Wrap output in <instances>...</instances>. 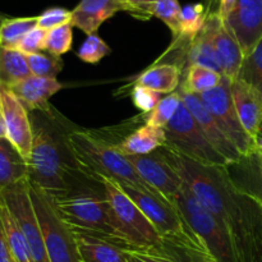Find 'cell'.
Masks as SVG:
<instances>
[{"instance_id": "cell-1", "label": "cell", "mask_w": 262, "mask_h": 262, "mask_svg": "<svg viewBox=\"0 0 262 262\" xmlns=\"http://www.w3.org/2000/svg\"><path fill=\"white\" fill-rule=\"evenodd\" d=\"M161 151L197 201L229 232L238 262H262V207L233 184L227 166L204 165Z\"/></svg>"}, {"instance_id": "cell-2", "label": "cell", "mask_w": 262, "mask_h": 262, "mask_svg": "<svg viewBox=\"0 0 262 262\" xmlns=\"http://www.w3.org/2000/svg\"><path fill=\"white\" fill-rule=\"evenodd\" d=\"M33 141L28 166V183L56 201L74 191L73 171H79L68 141L61 138L51 125L30 113ZM81 173V171H79Z\"/></svg>"}, {"instance_id": "cell-3", "label": "cell", "mask_w": 262, "mask_h": 262, "mask_svg": "<svg viewBox=\"0 0 262 262\" xmlns=\"http://www.w3.org/2000/svg\"><path fill=\"white\" fill-rule=\"evenodd\" d=\"M67 141L72 156L83 176L96 182L109 179L119 184L154 193L150 187L140 178L127 156L118 150L115 143L106 142L83 130L69 132L67 135Z\"/></svg>"}, {"instance_id": "cell-4", "label": "cell", "mask_w": 262, "mask_h": 262, "mask_svg": "<svg viewBox=\"0 0 262 262\" xmlns=\"http://www.w3.org/2000/svg\"><path fill=\"white\" fill-rule=\"evenodd\" d=\"M99 183L110 205L113 227L123 250L143 251L163 245V238L119 183L109 179H101Z\"/></svg>"}, {"instance_id": "cell-5", "label": "cell", "mask_w": 262, "mask_h": 262, "mask_svg": "<svg viewBox=\"0 0 262 262\" xmlns=\"http://www.w3.org/2000/svg\"><path fill=\"white\" fill-rule=\"evenodd\" d=\"M55 206L63 222L73 232L102 238L120 247L105 192L73 191L68 196L56 200Z\"/></svg>"}, {"instance_id": "cell-6", "label": "cell", "mask_w": 262, "mask_h": 262, "mask_svg": "<svg viewBox=\"0 0 262 262\" xmlns=\"http://www.w3.org/2000/svg\"><path fill=\"white\" fill-rule=\"evenodd\" d=\"M184 183V182H183ZM182 217L205 250L216 262H238L234 245L227 228L192 194L183 184L173 201Z\"/></svg>"}, {"instance_id": "cell-7", "label": "cell", "mask_w": 262, "mask_h": 262, "mask_svg": "<svg viewBox=\"0 0 262 262\" xmlns=\"http://www.w3.org/2000/svg\"><path fill=\"white\" fill-rule=\"evenodd\" d=\"M164 132L166 137L164 147L168 150L204 165H229L227 159L220 155L210 143L197 120L192 117L183 101L179 105L176 115L164 128Z\"/></svg>"}, {"instance_id": "cell-8", "label": "cell", "mask_w": 262, "mask_h": 262, "mask_svg": "<svg viewBox=\"0 0 262 262\" xmlns=\"http://www.w3.org/2000/svg\"><path fill=\"white\" fill-rule=\"evenodd\" d=\"M119 186L147 217L164 242L173 243L181 247L202 246L173 204L151 192L142 191L125 184H119Z\"/></svg>"}, {"instance_id": "cell-9", "label": "cell", "mask_w": 262, "mask_h": 262, "mask_svg": "<svg viewBox=\"0 0 262 262\" xmlns=\"http://www.w3.org/2000/svg\"><path fill=\"white\" fill-rule=\"evenodd\" d=\"M28 191L50 262H82L73 230L60 217L55 201L30 183Z\"/></svg>"}, {"instance_id": "cell-10", "label": "cell", "mask_w": 262, "mask_h": 262, "mask_svg": "<svg viewBox=\"0 0 262 262\" xmlns=\"http://www.w3.org/2000/svg\"><path fill=\"white\" fill-rule=\"evenodd\" d=\"M230 84L232 81L224 77L219 86L197 96L201 99L202 104L206 106L219 124L220 129L237 147L241 155L246 156L256 151L255 141L248 135L238 118L230 94Z\"/></svg>"}, {"instance_id": "cell-11", "label": "cell", "mask_w": 262, "mask_h": 262, "mask_svg": "<svg viewBox=\"0 0 262 262\" xmlns=\"http://www.w3.org/2000/svg\"><path fill=\"white\" fill-rule=\"evenodd\" d=\"M26 238L33 262H50L42 233L28 191V181L20 182L0 193Z\"/></svg>"}, {"instance_id": "cell-12", "label": "cell", "mask_w": 262, "mask_h": 262, "mask_svg": "<svg viewBox=\"0 0 262 262\" xmlns=\"http://www.w3.org/2000/svg\"><path fill=\"white\" fill-rule=\"evenodd\" d=\"M127 159L154 193L173 204L184 183L181 176L165 158L161 148L148 155L127 156Z\"/></svg>"}, {"instance_id": "cell-13", "label": "cell", "mask_w": 262, "mask_h": 262, "mask_svg": "<svg viewBox=\"0 0 262 262\" xmlns=\"http://www.w3.org/2000/svg\"><path fill=\"white\" fill-rule=\"evenodd\" d=\"M0 113L7 130V140L28 161L32 150L33 129L30 112L8 87L0 84Z\"/></svg>"}, {"instance_id": "cell-14", "label": "cell", "mask_w": 262, "mask_h": 262, "mask_svg": "<svg viewBox=\"0 0 262 262\" xmlns=\"http://www.w3.org/2000/svg\"><path fill=\"white\" fill-rule=\"evenodd\" d=\"M224 23L247 56L262 38V0H237Z\"/></svg>"}, {"instance_id": "cell-15", "label": "cell", "mask_w": 262, "mask_h": 262, "mask_svg": "<svg viewBox=\"0 0 262 262\" xmlns=\"http://www.w3.org/2000/svg\"><path fill=\"white\" fill-rule=\"evenodd\" d=\"M178 92L182 97V101L186 105V107L188 109V112L191 113L192 117L197 120L199 125L201 127L202 132L205 133V136L207 137V140L210 141L212 146L215 147V150L220 154V155L224 156L228 160V163L232 164L235 163L241 159L239 151L237 150L234 145L229 141V138L224 135L222 129H220L219 124L216 123V120L214 119L211 114H210L209 110L206 109L204 104H202L201 99H200L197 95L189 94L186 90H183L182 87H178Z\"/></svg>"}, {"instance_id": "cell-16", "label": "cell", "mask_w": 262, "mask_h": 262, "mask_svg": "<svg viewBox=\"0 0 262 262\" xmlns=\"http://www.w3.org/2000/svg\"><path fill=\"white\" fill-rule=\"evenodd\" d=\"M18 97L23 106L30 113H45L50 114L49 100L63 89V84L56 78L36 77L31 74L23 81L8 87Z\"/></svg>"}, {"instance_id": "cell-17", "label": "cell", "mask_w": 262, "mask_h": 262, "mask_svg": "<svg viewBox=\"0 0 262 262\" xmlns=\"http://www.w3.org/2000/svg\"><path fill=\"white\" fill-rule=\"evenodd\" d=\"M118 12H128L119 0H81L72 10L71 23L87 36L97 32L100 26Z\"/></svg>"}, {"instance_id": "cell-18", "label": "cell", "mask_w": 262, "mask_h": 262, "mask_svg": "<svg viewBox=\"0 0 262 262\" xmlns=\"http://www.w3.org/2000/svg\"><path fill=\"white\" fill-rule=\"evenodd\" d=\"M233 184L262 207V155L252 152L227 165Z\"/></svg>"}, {"instance_id": "cell-19", "label": "cell", "mask_w": 262, "mask_h": 262, "mask_svg": "<svg viewBox=\"0 0 262 262\" xmlns=\"http://www.w3.org/2000/svg\"><path fill=\"white\" fill-rule=\"evenodd\" d=\"M230 94L241 123L248 135L255 138L262 122V96L238 79L230 84Z\"/></svg>"}, {"instance_id": "cell-20", "label": "cell", "mask_w": 262, "mask_h": 262, "mask_svg": "<svg viewBox=\"0 0 262 262\" xmlns=\"http://www.w3.org/2000/svg\"><path fill=\"white\" fill-rule=\"evenodd\" d=\"M214 49L216 53L222 74L230 81H235L242 67L245 54L237 38L225 26L224 20L217 26L214 36Z\"/></svg>"}, {"instance_id": "cell-21", "label": "cell", "mask_w": 262, "mask_h": 262, "mask_svg": "<svg viewBox=\"0 0 262 262\" xmlns=\"http://www.w3.org/2000/svg\"><path fill=\"white\" fill-rule=\"evenodd\" d=\"M82 262H129L127 251L94 235L73 232Z\"/></svg>"}, {"instance_id": "cell-22", "label": "cell", "mask_w": 262, "mask_h": 262, "mask_svg": "<svg viewBox=\"0 0 262 262\" xmlns=\"http://www.w3.org/2000/svg\"><path fill=\"white\" fill-rule=\"evenodd\" d=\"M182 69L177 64L158 61L146 69L136 79V86H142L161 95L173 94L181 84Z\"/></svg>"}, {"instance_id": "cell-23", "label": "cell", "mask_w": 262, "mask_h": 262, "mask_svg": "<svg viewBox=\"0 0 262 262\" xmlns=\"http://www.w3.org/2000/svg\"><path fill=\"white\" fill-rule=\"evenodd\" d=\"M166 137L163 128L145 124L128 135L119 143H115V146L124 156H138L148 155L164 147Z\"/></svg>"}, {"instance_id": "cell-24", "label": "cell", "mask_w": 262, "mask_h": 262, "mask_svg": "<svg viewBox=\"0 0 262 262\" xmlns=\"http://www.w3.org/2000/svg\"><path fill=\"white\" fill-rule=\"evenodd\" d=\"M28 181L27 161L7 138H0V193Z\"/></svg>"}, {"instance_id": "cell-25", "label": "cell", "mask_w": 262, "mask_h": 262, "mask_svg": "<svg viewBox=\"0 0 262 262\" xmlns=\"http://www.w3.org/2000/svg\"><path fill=\"white\" fill-rule=\"evenodd\" d=\"M0 220H2L3 229H4L5 238H7L8 247H9L10 255L14 262H33L31 257L30 248H28L26 238L22 230L18 227L14 216L10 210L0 197Z\"/></svg>"}, {"instance_id": "cell-26", "label": "cell", "mask_w": 262, "mask_h": 262, "mask_svg": "<svg viewBox=\"0 0 262 262\" xmlns=\"http://www.w3.org/2000/svg\"><path fill=\"white\" fill-rule=\"evenodd\" d=\"M31 76L27 55L15 49L0 48V84L12 87Z\"/></svg>"}, {"instance_id": "cell-27", "label": "cell", "mask_w": 262, "mask_h": 262, "mask_svg": "<svg viewBox=\"0 0 262 262\" xmlns=\"http://www.w3.org/2000/svg\"><path fill=\"white\" fill-rule=\"evenodd\" d=\"M184 79L179 87L193 95H201L222 83L223 76L219 72L200 66H191L184 71Z\"/></svg>"}, {"instance_id": "cell-28", "label": "cell", "mask_w": 262, "mask_h": 262, "mask_svg": "<svg viewBox=\"0 0 262 262\" xmlns=\"http://www.w3.org/2000/svg\"><path fill=\"white\" fill-rule=\"evenodd\" d=\"M35 27H37V17L5 18L0 25V48L15 49Z\"/></svg>"}, {"instance_id": "cell-29", "label": "cell", "mask_w": 262, "mask_h": 262, "mask_svg": "<svg viewBox=\"0 0 262 262\" xmlns=\"http://www.w3.org/2000/svg\"><path fill=\"white\" fill-rule=\"evenodd\" d=\"M237 79L245 82L262 96V38L255 49L245 56Z\"/></svg>"}, {"instance_id": "cell-30", "label": "cell", "mask_w": 262, "mask_h": 262, "mask_svg": "<svg viewBox=\"0 0 262 262\" xmlns=\"http://www.w3.org/2000/svg\"><path fill=\"white\" fill-rule=\"evenodd\" d=\"M182 102V97L179 95L178 90L173 94H169L164 96L163 99L159 101L155 109L148 114L147 119H146V124L152 125L156 128H165L168 123L170 122L171 118L176 115L177 110H178L179 105Z\"/></svg>"}, {"instance_id": "cell-31", "label": "cell", "mask_w": 262, "mask_h": 262, "mask_svg": "<svg viewBox=\"0 0 262 262\" xmlns=\"http://www.w3.org/2000/svg\"><path fill=\"white\" fill-rule=\"evenodd\" d=\"M27 61L32 76L46 77V78H56L64 67L61 56L51 55L49 53L30 54L27 55Z\"/></svg>"}, {"instance_id": "cell-32", "label": "cell", "mask_w": 262, "mask_h": 262, "mask_svg": "<svg viewBox=\"0 0 262 262\" xmlns=\"http://www.w3.org/2000/svg\"><path fill=\"white\" fill-rule=\"evenodd\" d=\"M73 43V25L67 23L60 27L53 28L46 33L45 51L55 56L68 53Z\"/></svg>"}, {"instance_id": "cell-33", "label": "cell", "mask_w": 262, "mask_h": 262, "mask_svg": "<svg viewBox=\"0 0 262 262\" xmlns=\"http://www.w3.org/2000/svg\"><path fill=\"white\" fill-rule=\"evenodd\" d=\"M182 7L178 0H156L150 8L152 17L163 20L176 37L179 33V18H181Z\"/></svg>"}, {"instance_id": "cell-34", "label": "cell", "mask_w": 262, "mask_h": 262, "mask_svg": "<svg viewBox=\"0 0 262 262\" xmlns=\"http://www.w3.org/2000/svg\"><path fill=\"white\" fill-rule=\"evenodd\" d=\"M112 53V49L107 46V43L100 37L97 33L87 36L79 49L77 50V56L82 61L89 64H97Z\"/></svg>"}, {"instance_id": "cell-35", "label": "cell", "mask_w": 262, "mask_h": 262, "mask_svg": "<svg viewBox=\"0 0 262 262\" xmlns=\"http://www.w3.org/2000/svg\"><path fill=\"white\" fill-rule=\"evenodd\" d=\"M148 251L159 262H193L186 247L176 246L173 243L163 242L161 246Z\"/></svg>"}, {"instance_id": "cell-36", "label": "cell", "mask_w": 262, "mask_h": 262, "mask_svg": "<svg viewBox=\"0 0 262 262\" xmlns=\"http://www.w3.org/2000/svg\"><path fill=\"white\" fill-rule=\"evenodd\" d=\"M71 20L72 10H67L64 8H50L37 15V27L45 31H50L53 28L71 23Z\"/></svg>"}, {"instance_id": "cell-37", "label": "cell", "mask_w": 262, "mask_h": 262, "mask_svg": "<svg viewBox=\"0 0 262 262\" xmlns=\"http://www.w3.org/2000/svg\"><path fill=\"white\" fill-rule=\"evenodd\" d=\"M130 96H132V101L135 106L140 109L141 112L148 113V114L155 109L159 101L163 99V95L159 94V92H155L142 86H136V84L133 87Z\"/></svg>"}, {"instance_id": "cell-38", "label": "cell", "mask_w": 262, "mask_h": 262, "mask_svg": "<svg viewBox=\"0 0 262 262\" xmlns=\"http://www.w3.org/2000/svg\"><path fill=\"white\" fill-rule=\"evenodd\" d=\"M46 33H48V31L42 30L40 27H35L20 40L15 50L20 51L26 55L42 53V51H45Z\"/></svg>"}, {"instance_id": "cell-39", "label": "cell", "mask_w": 262, "mask_h": 262, "mask_svg": "<svg viewBox=\"0 0 262 262\" xmlns=\"http://www.w3.org/2000/svg\"><path fill=\"white\" fill-rule=\"evenodd\" d=\"M155 2L156 0H132L130 4L135 8V17L142 20L150 19L152 17L150 13V8Z\"/></svg>"}, {"instance_id": "cell-40", "label": "cell", "mask_w": 262, "mask_h": 262, "mask_svg": "<svg viewBox=\"0 0 262 262\" xmlns=\"http://www.w3.org/2000/svg\"><path fill=\"white\" fill-rule=\"evenodd\" d=\"M187 251L191 255L193 262H216L215 258L205 250L202 246H196V247H186Z\"/></svg>"}, {"instance_id": "cell-41", "label": "cell", "mask_w": 262, "mask_h": 262, "mask_svg": "<svg viewBox=\"0 0 262 262\" xmlns=\"http://www.w3.org/2000/svg\"><path fill=\"white\" fill-rule=\"evenodd\" d=\"M0 262H14L10 255L9 247H8L7 238H5L4 229H3L2 220H0Z\"/></svg>"}, {"instance_id": "cell-42", "label": "cell", "mask_w": 262, "mask_h": 262, "mask_svg": "<svg viewBox=\"0 0 262 262\" xmlns=\"http://www.w3.org/2000/svg\"><path fill=\"white\" fill-rule=\"evenodd\" d=\"M237 0H219V8H217V13H219L220 18L223 20L228 17V14L230 13V10L234 8Z\"/></svg>"}, {"instance_id": "cell-43", "label": "cell", "mask_w": 262, "mask_h": 262, "mask_svg": "<svg viewBox=\"0 0 262 262\" xmlns=\"http://www.w3.org/2000/svg\"><path fill=\"white\" fill-rule=\"evenodd\" d=\"M253 141H255V150H256V152L261 154V155H262V122H261L260 128H258L257 133H256L255 138H253Z\"/></svg>"}, {"instance_id": "cell-44", "label": "cell", "mask_w": 262, "mask_h": 262, "mask_svg": "<svg viewBox=\"0 0 262 262\" xmlns=\"http://www.w3.org/2000/svg\"><path fill=\"white\" fill-rule=\"evenodd\" d=\"M0 138H7V130H5L4 119H3L2 113H0Z\"/></svg>"}, {"instance_id": "cell-45", "label": "cell", "mask_w": 262, "mask_h": 262, "mask_svg": "<svg viewBox=\"0 0 262 262\" xmlns=\"http://www.w3.org/2000/svg\"><path fill=\"white\" fill-rule=\"evenodd\" d=\"M120 3H123V4L125 5V7L128 8V13H129L130 15H133V17H135V8L132 7V4H130V2H132V0H119Z\"/></svg>"}]
</instances>
